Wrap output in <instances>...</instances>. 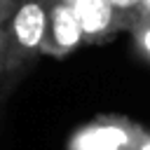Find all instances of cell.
Masks as SVG:
<instances>
[{"mask_svg":"<svg viewBox=\"0 0 150 150\" xmlns=\"http://www.w3.org/2000/svg\"><path fill=\"white\" fill-rule=\"evenodd\" d=\"M84 45H105L120 33V23L105 0H77L73 5Z\"/></svg>","mask_w":150,"mask_h":150,"instance_id":"obj_4","label":"cell"},{"mask_svg":"<svg viewBox=\"0 0 150 150\" xmlns=\"http://www.w3.org/2000/svg\"><path fill=\"white\" fill-rule=\"evenodd\" d=\"M105 2L120 23V30H131V26L143 16L141 0H105Z\"/></svg>","mask_w":150,"mask_h":150,"instance_id":"obj_5","label":"cell"},{"mask_svg":"<svg viewBox=\"0 0 150 150\" xmlns=\"http://www.w3.org/2000/svg\"><path fill=\"white\" fill-rule=\"evenodd\" d=\"M134 150H150V129L141 127L138 138H136V148H134Z\"/></svg>","mask_w":150,"mask_h":150,"instance_id":"obj_8","label":"cell"},{"mask_svg":"<svg viewBox=\"0 0 150 150\" xmlns=\"http://www.w3.org/2000/svg\"><path fill=\"white\" fill-rule=\"evenodd\" d=\"M61 2H68V5H75L77 0H61Z\"/></svg>","mask_w":150,"mask_h":150,"instance_id":"obj_11","label":"cell"},{"mask_svg":"<svg viewBox=\"0 0 150 150\" xmlns=\"http://www.w3.org/2000/svg\"><path fill=\"white\" fill-rule=\"evenodd\" d=\"M7 14H0V77H2V70H5V42H7V38H5V21H7Z\"/></svg>","mask_w":150,"mask_h":150,"instance_id":"obj_7","label":"cell"},{"mask_svg":"<svg viewBox=\"0 0 150 150\" xmlns=\"http://www.w3.org/2000/svg\"><path fill=\"white\" fill-rule=\"evenodd\" d=\"M12 5H14V0H0V14H7L12 9Z\"/></svg>","mask_w":150,"mask_h":150,"instance_id":"obj_9","label":"cell"},{"mask_svg":"<svg viewBox=\"0 0 150 150\" xmlns=\"http://www.w3.org/2000/svg\"><path fill=\"white\" fill-rule=\"evenodd\" d=\"M84 45L77 14L73 5L61 0H47V19H45V38H42V56L66 59Z\"/></svg>","mask_w":150,"mask_h":150,"instance_id":"obj_3","label":"cell"},{"mask_svg":"<svg viewBox=\"0 0 150 150\" xmlns=\"http://www.w3.org/2000/svg\"><path fill=\"white\" fill-rule=\"evenodd\" d=\"M47 0H14L5 21V70L0 77V101L26 77L42 56Z\"/></svg>","mask_w":150,"mask_h":150,"instance_id":"obj_1","label":"cell"},{"mask_svg":"<svg viewBox=\"0 0 150 150\" xmlns=\"http://www.w3.org/2000/svg\"><path fill=\"white\" fill-rule=\"evenodd\" d=\"M141 7H143V16H150V0H141Z\"/></svg>","mask_w":150,"mask_h":150,"instance_id":"obj_10","label":"cell"},{"mask_svg":"<svg viewBox=\"0 0 150 150\" xmlns=\"http://www.w3.org/2000/svg\"><path fill=\"white\" fill-rule=\"evenodd\" d=\"M141 124L124 115H98L73 129L66 150H134Z\"/></svg>","mask_w":150,"mask_h":150,"instance_id":"obj_2","label":"cell"},{"mask_svg":"<svg viewBox=\"0 0 150 150\" xmlns=\"http://www.w3.org/2000/svg\"><path fill=\"white\" fill-rule=\"evenodd\" d=\"M131 42L136 54L150 63V16H141L134 26H131Z\"/></svg>","mask_w":150,"mask_h":150,"instance_id":"obj_6","label":"cell"}]
</instances>
